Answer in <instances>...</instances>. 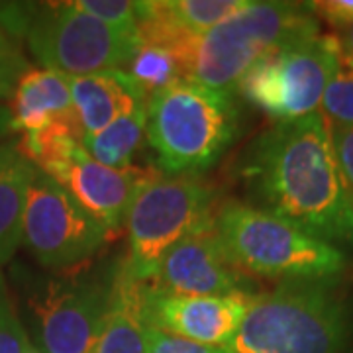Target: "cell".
<instances>
[{"instance_id": "cell-24", "label": "cell", "mask_w": 353, "mask_h": 353, "mask_svg": "<svg viewBox=\"0 0 353 353\" xmlns=\"http://www.w3.org/2000/svg\"><path fill=\"white\" fill-rule=\"evenodd\" d=\"M148 353H230L228 347L216 345H202L194 341L183 340L171 334H165L161 330H150V345Z\"/></svg>"}, {"instance_id": "cell-25", "label": "cell", "mask_w": 353, "mask_h": 353, "mask_svg": "<svg viewBox=\"0 0 353 353\" xmlns=\"http://www.w3.org/2000/svg\"><path fill=\"white\" fill-rule=\"evenodd\" d=\"M328 130L341 176L353 196V126H334Z\"/></svg>"}, {"instance_id": "cell-15", "label": "cell", "mask_w": 353, "mask_h": 353, "mask_svg": "<svg viewBox=\"0 0 353 353\" xmlns=\"http://www.w3.org/2000/svg\"><path fill=\"white\" fill-rule=\"evenodd\" d=\"M71 97L81 139L99 134L150 101L128 71L75 77L71 79Z\"/></svg>"}, {"instance_id": "cell-21", "label": "cell", "mask_w": 353, "mask_h": 353, "mask_svg": "<svg viewBox=\"0 0 353 353\" xmlns=\"http://www.w3.org/2000/svg\"><path fill=\"white\" fill-rule=\"evenodd\" d=\"M75 6L104 24L138 30V2L130 0H77Z\"/></svg>"}, {"instance_id": "cell-27", "label": "cell", "mask_w": 353, "mask_h": 353, "mask_svg": "<svg viewBox=\"0 0 353 353\" xmlns=\"http://www.w3.org/2000/svg\"><path fill=\"white\" fill-rule=\"evenodd\" d=\"M341 41V55L353 65V26H350L345 32H343V36L340 38Z\"/></svg>"}, {"instance_id": "cell-14", "label": "cell", "mask_w": 353, "mask_h": 353, "mask_svg": "<svg viewBox=\"0 0 353 353\" xmlns=\"http://www.w3.org/2000/svg\"><path fill=\"white\" fill-rule=\"evenodd\" d=\"M148 296V283L139 281L124 261L108 287L106 314L92 353H148L152 330Z\"/></svg>"}, {"instance_id": "cell-28", "label": "cell", "mask_w": 353, "mask_h": 353, "mask_svg": "<svg viewBox=\"0 0 353 353\" xmlns=\"http://www.w3.org/2000/svg\"><path fill=\"white\" fill-rule=\"evenodd\" d=\"M8 130H12V118H10V112L0 108V136H4Z\"/></svg>"}, {"instance_id": "cell-16", "label": "cell", "mask_w": 353, "mask_h": 353, "mask_svg": "<svg viewBox=\"0 0 353 353\" xmlns=\"http://www.w3.org/2000/svg\"><path fill=\"white\" fill-rule=\"evenodd\" d=\"M12 130L34 134L55 122L77 124L71 79L48 71L30 69L18 83L12 97Z\"/></svg>"}, {"instance_id": "cell-23", "label": "cell", "mask_w": 353, "mask_h": 353, "mask_svg": "<svg viewBox=\"0 0 353 353\" xmlns=\"http://www.w3.org/2000/svg\"><path fill=\"white\" fill-rule=\"evenodd\" d=\"M28 345L30 340L0 277V353H24Z\"/></svg>"}, {"instance_id": "cell-19", "label": "cell", "mask_w": 353, "mask_h": 353, "mask_svg": "<svg viewBox=\"0 0 353 353\" xmlns=\"http://www.w3.org/2000/svg\"><path fill=\"white\" fill-rule=\"evenodd\" d=\"M128 75L138 83V87L145 92L148 99L183 79L173 53L150 43L139 46L128 67Z\"/></svg>"}, {"instance_id": "cell-9", "label": "cell", "mask_w": 353, "mask_h": 353, "mask_svg": "<svg viewBox=\"0 0 353 353\" xmlns=\"http://www.w3.org/2000/svg\"><path fill=\"white\" fill-rule=\"evenodd\" d=\"M108 232L99 220L55 183L34 169L26 196L22 240L48 269H69L85 263L101 250Z\"/></svg>"}, {"instance_id": "cell-18", "label": "cell", "mask_w": 353, "mask_h": 353, "mask_svg": "<svg viewBox=\"0 0 353 353\" xmlns=\"http://www.w3.org/2000/svg\"><path fill=\"white\" fill-rule=\"evenodd\" d=\"M148 106L138 108L114 120L102 132L81 139L83 150L99 163L114 169H124L132 165V157L138 152L145 138Z\"/></svg>"}, {"instance_id": "cell-8", "label": "cell", "mask_w": 353, "mask_h": 353, "mask_svg": "<svg viewBox=\"0 0 353 353\" xmlns=\"http://www.w3.org/2000/svg\"><path fill=\"white\" fill-rule=\"evenodd\" d=\"M340 57V38L318 32L269 53L248 71L238 90L279 124L301 120L318 112Z\"/></svg>"}, {"instance_id": "cell-26", "label": "cell", "mask_w": 353, "mask_h": 353, "mask_svg": "<svg viewBox=\"0 0 353 353\" xmlns=\"http://www.w3.org/2000/svg\"><path fill=\"white\" fill-rule=\"evenodd\" d=\"M316 20H324L326 24L338 30H347L353 26V0H320L308 4Z\"/></svg>"}, {"instance_id": "cell-11", "label": "cell", "mask_w": 353, "mask_h": 353, "mask_svg": "<svg viewBox=\"0 0 353 353\" xmlns=\"http://www.w3.org/2000/svg\"><path fill=\"white\" fill-rule=\"evenodd\" d=\"M46 175L59 183L108 234H116L126 224L128 210L139 189L157 173L136 165L124 169L106 167L94 161L83 145H77Z\"/></svg>"}, {"instance_id": "cell-3", "label": "cell", "mask_w": 353, "mask_h": 353, "mask_svg": "<svg viewBox=\"0 0 353 353\" xmlns=\"http://www.w3.org/2000/svg\"><path fill=\"white\" fill-rule=\"evenodd\" d=\"M216 232L241 273L294 283H326L345 269L338 245L265 208L230 202L216 212Z\"/></svg>"}, {"instance_id": "cell-29", "label": "cell", "mask_w": 353, "mask_h": 353, "mask_svg": "<svg viewBox=\"0 0 353 353\" xmlns=\"http://www.w3.org/2000/svg\"><path fill=\"white\" fill-rule=\"evenodd\" d=\"M24 353H46V352H43V350H38V347H34V345L30 343V345L26 347V352H24Z\"/></svg>"}, {"instance_id": "cell-7", "label": "cell", "mask_w": 353, "mask_h": 353, "mask_svg": "<svg viewBox=\"0 0 353 353\" xmlns=\"http://www.w3.org/2000/svg\"><path fill=\"white\" fill-rule=\"evenodd\" d=\"M212 189L192 176H155L145 183L126 216L132 273L150 283L176 243L214 226Z\"/></svg>"}, {"instance_id": "cell-6", "label": "cell", "mask_w": 353, "mask_h": 353, "mask_svg": "<svg viewBox=\"0 0 353 353\" xmlns=\"http://www.w3.org/2000/svg\"><path fill=\"white\" fill-rule=\"evenodd\" d=\"M22 36L43 69L69 79L124 71L141 46L138 30L104 24L75 2L32 4Z\"/></svg>"}, {"instance_id": "cell-2", "label": "cell", "mask_w": 353, "mask_h": 353, "mask_svg": "<svg viewBox=\"0 0 353 353\" xmlns=\"http://www.w3.org/2000/svg\"><path fill=\"white\" fill-rule=\"evenodd\" d=\"M318 32L308 4L250 2L226 22L196 36H181L163 50L173 53L185 81L232 94L269 53Z\"/></svg>"}, {"instance_id": "cell-20", "label": "cell", "mask_w": 353, "mask_h": 353, "mask_svg": "<svg viewBox=\"0 0 353 353\" xmlns=\"http://www.w3.org/2000/svg\"><path fill=\"white\" fill-rule=\"evenodd\" d=\"M328 128L353 126V65L341 55L318 108Z\"/></svg>"}, {"instance_id": "cell-10", "label": "cell", "mask_w": 353, "mask_h": 353, "mask_svg": "<svg viewBox=\"0 0 353 353\" xmlns=\"http://www.w3.org/2000/svg\"><path fill=\"white\" fill-rule=\"evenodd\" d=\"M46 353H92L101 336L108 290L90 281H50L32 299Z\"/></svg>"}, {"instance_id": "cell-13", "label": "cell", "mask_w": 353, "mask_h": 353, "mask_svg": "<svg viewBox=\"0 0 353 353\" xmlns=\"http://www.w3.org/2000/svg\"><path fill=\"white\" fill-rule=\"evenodd\" d=\"M255 292L218 296H148L152 328L183 340L228 347Z\"/></svg>"}, {"instance_id": "cell-12", "label": "cell", "mask_w": 353, "mask_h": 353, "mask_svg": "<svg viewBox=\"0 0 353 353\" xmlns=\"http://www.w3.org/2000/svg\"><path fill=\"white\" fill-rule=\"evenodd\" d=\"M153 296H218L245 290V277L232 263L216 226L176 243L148 283Z\"/></svg>"}, {"instance_id": "cell-5", "label": "cell", "mask_w": 353, "mask_h": 353, "mask_svg": "<svg viewBox=\"0 0 353 353\" xmlns=\"http://www.w3.org/2000/svg\"><path fill=\"white\" fill-rule=\"evenodd\" d=\"M345 310L322 283H294L255 292L230 353H341Z\"/></svg>"}, {"instance_id": "cell-17", "label": "cell", "mask_w": 353, "mask_h": 353, "mask_svg": "<svg viewBox=\"0 0 353 353\" xmlns=\"http://www.w3.org/2000/svg\"><path fill=\"white\" fill-rule=\"evenodd\" d=\"M34 169L18 148H0V267L12 259L22 241L26 196Z\"/></svg>"}, {"instance_id": "cell-1", "label": "cell", "mask_w": 353, "mask_h": 353, "mask_svg": "<svg viewBox=\"0 0 353 353\" xmlns=\"http://www.w3.org/2000/svg\"><path fill=\"white\" fill-rule=\"evenodd\" d=\"M250 176L265 210L328 243L353 245V196L320 112L269 130L253 152Z\"/></svg>"}, {"instance_id": "cell-22", "label": "cell", "mask_w": 353, "mask_h": 353, "mask_svg": "<svg viewBox=\"0 0 353 353\" xmlns=\"http://www.w3.org/2000/svg\"><path fill=\"white\" fill-rule=\"evenodd\" d=\"M30 71L18 43L0 28V101L12 99L20 79Z\"/></svg>"}, {"instance_id": "cell-4", "label": "cell", "mask_w": 353, "mask_h": 353, "mask_svg": "<svg viewBox=\"0 0 353 353\" xmlns=\"http://www.w3.org/2000/svg\"><path fill=\"white\" fill-rule=\"evenodd\" d=\"M238 128L228 92L176 81L148 101L145 139L165 173L190 176L220 159Z\"/></svg>"}]
</instances>
